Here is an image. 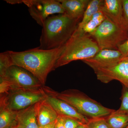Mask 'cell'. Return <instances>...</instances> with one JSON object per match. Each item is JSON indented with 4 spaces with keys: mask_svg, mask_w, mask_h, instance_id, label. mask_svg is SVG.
Segmentation results:
<instances>
[{
    "mask_svg": "<svg viewBox=\"0 0 128 128\" xmlns=\"http://www.w3.org/2000/svg\"><path fill=\"white\" fill-rule=\"evenodd\" d=\"M13 65L9 50L0 54V78L4 75L10 66Z\"/></svg>",
    "mask_w": 128,
    "mask_h": 128,
    "instance_id": "20",
    "label": "cell"
},
{
    "mask_svg": "<svg viewBox=\"0 0 128 128\" xmlns=\"http://www.w3.org/2000/svg\"><path fill=\"white\" fill-rule=\"evenodd\" d=\"M120 99L121 101V106L118 110H115V112L128 114V88L123 86Z\"/></svg>",
    "mask_w": 128,
    "mask_h": 128,
    "instance_id": "22",
    "label": "cell"
},
{
    "mask_svg": "<svg viewBox=\"0 0 128 128\" xmlns=\"http://www.w3.org/2000/svg\"><path fill=\"white\" fill-rule=\"evenodd\" d=\"M43 87L10 90L7 94L0 95V106L16 112L25 109L45 99L46 93Z\"/></svg>",
    "mask_w": 128,
    "mask_h": 128,
    "instance_id": "5",
    "label": "cell"
},
{
    "mask_svg": "<svg viewBox=\"0 0 128 128\" xmlns=\"http://www.w3.org/2000/svg\"><path fill=\"white\" fill-rule=\"evenodd\" d=\"M106 19V17L102 12L99 11L92 16L82 30L79 32H75L74 33L83 34L90 36L96 28Z\"/></svg>",
    "mask_w": 128,
    "mask_h": 128,
    "instance_id": "18",
    "label": "cell"
},
{
    "mask_svg": "<svg viewBox=\"0 0 128 128\" xmlns=\"http://www.w3.org/2000/svg\"><path fill=\"white\" fill-rule=\"evenodd\" d=\"M100 50L97 44L87 34L74 33L64 45V49L58 59L56 68L74 60L88 59Z\"/></svg>",
    "mask_w": 128,
    "mask_h": 128,
    "instance_id": "4",
    "label": "cell"
},
{
    "mask_svg": "<svg viewBox=\"0 0 128 128\" xmlns=\"http://www.w3.org/2000/svg\"><path fill=\"white\" fill-rule=\"evenodd\" d=\"M65 13L72 18L82 19L90 0H60Z\"/></svg>",
    "mask_w": 128,
    "mask_h": 128,
    "instance_id": "14",
    "label": "cell"
},
{
    "mask_svg": "<svg viewBox=\"0 0 128 128\" xmlns=\"http://www.w3.org/2000/svg\"><path fill=\"white\" fill-rule=\"evenodd\" d=\"M55 122L56 121L41 128H55Z\"/></svg>",
    "mask_w": 128,
    "mask_h": 128,
    "instance_id": "27",
    "label": "cell"
},
{
    "mask_svg": "<svg viewBox=\"0 0 128 128\" xmlns=\"http://www.w3.org/2000/svg\"><path fill=\"white\" fill-rule=\"evenodd\" d=\"M0 128H8L18 125V112L0 106Z\"/></svg>",
    "mask_w": 128,
    "mask_h": 128,
    "instance_id": "17",
    "label": "cell"
},
{
    "mask_svg": "<svg viewBox=\"0 0 128 128\" xmlns=\"http://www.w3.org/2000/svg\"><path fill=\"white\" fill-rule=\"evenodd\" d=\"M37 121L40 128L56 121L58 114L44 99L35 104Z\"/></svg>",
    "mask_w": 128,
    "mask_h": 128,
    "instance_id": "13",
    "label": "cell"
},
{
    "mask_svg": "<svg viewBox=\"0 0 128 128\" xmlns=\"http://www.w3.org/2000/svg\"><path fill=\"white\" fill-rule=\"evenodd\" d=\"M118 50L122 53L124 57H128V39L120 45Z\"/></svg>",
    "mask_w": 128,
    "mask_h": 128,
    "instance_id": "25",
    "label": "cell"
},
{
    "mask_svg": "<svg viewBox=\"0 0 128 128\" xmlns=\"http://www.w3.org/2000/svg\"><path fill=\"white\" fill-rule=\"evenodd\" d=\"M45 93V100L54 108L58 115L71 117L83 123H87L89 118L80 113L73 106L59 98Z\"/></svg>",
    "mask_w": 128,
    "mask_h": 128,
    "instance_id": "11",
    "label": "cell"
},
{
    "mask_svg": "<svg viewBox=\"0 0 128 128\" xmlns=\"http://www.w3.org/2000/svg\"><path fill=\"white\" fill-rule=\"evenodd\" d=\"M65 128H76L83 123L71 117L62 116Z\"/></svg>",
    "mask_w": 128,
    "mask_h": 128,
    "instance_id": "24",
    "label": "cell"
},
{
    "mask_svg": "<svg viewBox=\"0 0 128 128\" xmlns=\"http://www.w3.org/2000/svg\"><path fill=\"white\" fill-rule=\"evenodd\" d=\"M106 117L89 118L86 124L89 128H112L107 121Z\"/></svg>",
    "mask_w": 128,
    "mask_h": 128,
    "instance_id": "21",
    "label": "cell"
},
{
    "mask_svg": "<svg viewBox=\"0 0 128 128\" xmlns=\"http://www.w3.org/2000/svg\"><path fill=\"white\" fill-rule=\"evenodd\" d=\"M103 0H90L85 10L81 20L78 24L77 29L75 32L81 31L85 25L98 12L101 11Z\"/></svg>",
    "mask_w": 128,
    "mask_h": 128,
    "instance_id": "16",
    "label": "cell"
},
{
    "mask_svg": "<svg viewBox=\"0 0 128 128\" xmlns=\"http://www.w3.org/2000/svg\"><path fill=\"white\" fill-rule=\"evenodd\" d=\"M64 49V46L48 50L38 47L21 52H9L13 65L29 71L44 86L48 75L56 69V62Z\"/></svg>",
    "mask_w": 128,
    "mask_h": 128,
    "instance_id": "1",
    "label": "cell"
},
{
    "mask_svg": "<svg viewBox=\"0 0 128 128\" xmlns=\"http://www.w3.org/2000/svg\"><path fill=\"white\" fill-rule=\"evenodd\" d=\"M101 11L106 18L122 28V0H103Z\"/></svg>",
    "mask_w": 128,
    "mask_h": 128,
    "instance_id": "12",
    "label": "cell"
},
{
    "mask_svg": "<svg viewBox=\"0 0 128 128\" xmlns=\"http://www.w3.org/2000/svg\"><path fill=\"white\" fill-rule=\"evenodd\" d=\"M98 80L104 83L117 80L128 88V57L112 65L94 70Z\"/></svg>",
    "mask_w": 128,
    "mask_h": 128,
    "instance_id": "9",
    "label": "cell"
},
{
    "mask_svg": "<svg viewBox=\"0 0 128 128\" xmlns=\"http://www.w3.org/2000/svg\"><path fill=\"white\" fill-rule=\"evenodd\" d=\"M21 128L20 127L18 124V125H16V126H12V127H10V128Z\"/></svg>",
    "mask_w": 128,
    "mask_h": 128,
    "instance_id": "29",
    "label": "cell"
},
{
    "mask_svg": "<svg viewBox=\"0 0 128 128\" xmlns=\"http://www.w3.org/2000/svg\"><path fill=\"white\" fill-rule=\"evenodd\" d=\"M43 88L47 94L69 104L89 118L108 116L115 111L104 106L79 90L69 89L58 92L44 86Z\"/></svg>",
    "mask_w": 128,
    "mask_h": 128,
    "instance_id": "3",
    "label": "cell"
},
{
    "mask_svg": "<svg viewBox=\"0 0 128 128\" xmlns=\"http://www.w3.org/2000/svg\"><path fill=\"white\" fill-rule=\"evenodd\" d=\"M100 50H118L120 45L128 39L121 27L106 18L91 35Z\"/></svg>",
    "mask_w": 128,
    "mask_h": 128,
    "instance_id": "6",
    "label": "cell"
},
{
    "mask_svg": "<svg viewBox=\"0 0 128 128\" xmlns=\"http://www.w3.org/2000/svg\"><path fill=\"white\" fill-rule=\"evenodd\" d=\"M123 14L122 28L128 35V0H122Z\"/></svg>",
    "mask_w": 128,
    "mask_h": 128,
    "instance_id": "23",
    "label": "cell"
},
{
    "mask_svg": "<svg viewBox=\"0 0 128 128\" xmlns=\"http://www.w3.org/2000/svg\"><path fill=\"white\" fill-rule=\"evenodd\" d=\"M115 111L106 117L108 123L112 128H126L128 125V114L116 113Z\"/></svg>",
    "mask_w": 128,
    "mask_h": 128,
    "instance_id": "19",
    "label": "cell"
},
{
    "mask_svg": "<svg viewBox=\"0 0 128 128\" xmlns=\"http://www.w3.org/2000/svg\"><path fill=\"white\" fill-rule=\"evenodd\" d=\"M80 20L66 13L49 17L42 26L38 48L48 50L64 46L77 29Z\"/></svg>",
    "mask_w": 128,
    "mask_h": 128,
    "instance_id": "2",
    "label": "cell"
},
{
    "mask_svg": "<svg viewBox=\"0 0 128 128\" xmlns=\"http://www.w3.org/2000/svg\"><path fill=\"white\" fill-rule=\"evenodd\" d=\"M0 80L6 82L10 90L38 89L44 86L29 71L16 65L10 66Z\"/></svg>",
    "mask_w": 128,
    "mask_h": 128,
    "instance_id": "8",
    "label": "cell"
},
{
    "mask_svg": "<svg viewBox=\"0 0 128 128\" xmlns=\"http://www.w3.org/2000/svg\"><path fill=\"white\" fill-rule=\"evenodd\" d=\"M55 128H65L62 116L58 115V118L56 121Z\"/></svg>",
    "mask_w": 128,
    "mask_h": 128,
    "instance_id": "26",
    "label": "cell"
},
{
    "mask_svg": "<svg viewBox=\"0 0 128 128\" xmlns=\"http://www.w3.org/2000/svg\"><path fill=\"white\" fill-rule=\"evenodd\" d=\"M125 128H128V126H127V127H126Z\"/></svg>",
    "mask_w": 128,
    "mask_h": 128,
    "instance_id": "30",
    "label": "cell"
},
{
    "mask_svg": "<svg viewBox=\"0 0 128 128\" xmlns=\"http://www.w3.org/2000/svg\"><path fill=\"white\" fill-rule=\"evenodd\" d=\"M16 4L23 3L28 7L32 18L42 26L44 21L52 14L65 13L61 3L55 0H16Z\"/></svg>",
    "mask_w": 128,
    "mask_h": 128,
    "instance_id": "7",
    "label": "cell"
},
{
    "mask_svg": "<svg viewBox=\"0 0 128 128\" xmlns=\"http://www.w3.org/2000/svg\"><path fill=\"white\" fill-rule=\"evenodd\" d=\"M35 104L18 112L17 121L21 128H40L37 121Z\"/></svg>",
    "mask_w": 128,
    "mask_h": 128,
    "instance_id": "15",
    "label": "cell"
},
{
    "mask_svg": "<svg viewBox=\"0 0 128 128\" xmlns=\"http://www.w3.org/2000/svg\"><path fill=\"white\" fill-rule=\"evenodd\" d=\"M76 128H89L86 123H82Z\"/></svg>",
    "mask_w": 128,
    "mask_h": 128,
    "instance_id": "28",
    "label": "cell"
},
{
    "mask_svg": "<svg viewBox=\"0 0 128 128\" xmlns=\"http://www.w3.org/2000/svg\"><path fill=\"white\" fill-rule=\"evenodd\" d=\"M123 58L122 53L118 50L103 49L100 50L92 58L82 61L94 70L114 64Z\"/></svg>",
    "mask_w": 128,
    "mask_h": 128,
    "instance_id": "10",
    "label": "cell"
}]
</instances>
